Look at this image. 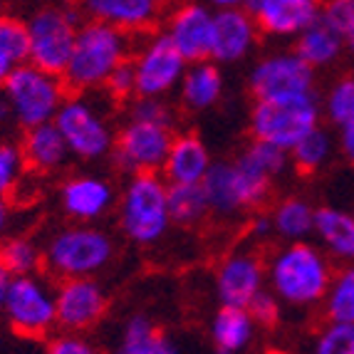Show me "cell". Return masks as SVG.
Wrapping results in <instances>:
<instances>
[{
	"instance_id": "cell-18",
	"label": "cell",
	"mask_w": 354,
	"mask_h": 354,
	"mask_svg": "<svg viewBox=\"0 0 354 354\" xmlns=\"http://www.w3.org/2000/svg\"><path fill=\"white\" fill-rule=\"evenodd\" d=\"M80 12L87 20L106 23L136 35V32H153L159 25L164 3L161 0H77Z\"/></svg>"
},
{
	"instance_id": "cell-34",
	"label": "cell",
	"mask_w": 354,
	"mask_h": 354,
	"mask_svg": "<svg viewBox=\"0 0 354 354\" xmlns=\"http://www.w3.org/2000/svg\"><path fill=\"white\" fill-rule=\"evenodd\" d=\"M238 159H241L243 164H248L253 171L270 178V181L280 178L285 171H288V166H292L290 164L288 151L272 147V144L258 142V139H250V142L243 147V151L238 153Z\"/></svg>"
},
{
	"instance_id": "cell-10",
	"label": "cell",
	"mask_w": 354,
	"mask_h": 354,
	"mask_svg": "<svg viewBox=\"0 0 354 354\" xmlns=\"http://www.w3.org/2000/svg\"><path fill=\"white\" fill-rule=\"evenodd\" d=\"M248 92L255 102L280 97L315 95L317 72L307 65L295 50L263 55L248 72Z\"/></svg>"
},
{
	"instance_id": "cell-52",
	"label": "cell",
	"mask_w": 354,
	"mask_h": 354,
	"mask_svg": "<svg viewBox=\"0 0 354 354\" xmlns=\"http://www.w3.org/2000/svg\"><path fill=\"white\" fill-rule=\"evenodd\" d=\"M317 3H319V6H322V0H317Z\"/></svg>"
},
{
	"instance_id": "cell-43",
	"label": "cell",
	"mask_w": 354,
	"mask_h": 354,
	"mask_svg": "<svg viewBox=\"0 0 354 354\" xmlns=\"http://www.w3.org/2000/svg\"><path fill=\"white\" fill-rule=\"evenodd\" d=\"M337 131H339V136H337V147H339L344 159L354 164V122H349V124H344L342 129H337Z\"/></svg>"
},
{
	"instance_id": "cell-24",
	"label": "cell",
	"mask_w": 354,
	"mask_h": 354,
	"mask_svg": "<svg viewBox=\"0 0 354 354\" xmlns=\"http://www.w3.org/2000/svg\"><path fill=\"white\" fill-rule=\"evenodd\" d=\"M292 50L317 72L337 65L339 57L347 53V45H344V35L339 30H335L330 23L317 18L295 37V48Z\"/></svg>"
},
{
	"instance_id": "cell-26",
	"label": "cell",
	"mask_w": 354,
	"mask_h": 354,
	"mask_svg": "<svg viewBox=\"0 0 354 354\" xmlns=\"http://www.w3.org/2000/svg\"><path fill=\"white\" fill-rule=\"evenodd\" d=\"M255 325L253 315L248 307H221L213 315L211 322V339L218 352L225 354H241L253 344L255 339Z\"/></svg>"
},
{
	"instance_id": "cell-38",
	"label": "cell",
	"mask_w": 354,
	"mask_h": 354,
	"mask_svg": "<svg viewBox=\"0 0 354 354\" xmlns=\"http://www.w3.org/2000/svg\"><path fill=\"white\" fill-rule=\"evenodd\" d=\"M25 159L23 151L12 144H0V194L6 196L18 186L20 176H23Z\"/></svg>"
},
{
	"instance_id": "cell-37",
	"label": "cell",
	"mask_w": 354,
	"mask_h": 354,
	"mask_svg": "<svg viewBox=\"0 0 354 354\" xmlns=\"http://www.w3.org/2000/svg\"><path fill=\"white\" fill-rule=\"evenodd\" d=\"M129 117L174 127V109L166 104V100H156V97H134L129 104Z\"/></svg>"
},
{
	"instance_id": "cell-15",
	"label": "cell",
	"mask_w": 354,
	"mask_h": 354,
	"mask_svg": "<svg viewBox=\"0 0 354 354\" xmlns=\"http://www.w3.org/2000/svg\"><path fill=\"white\" fill-rule=\"evenodd\" d=\"M55 302H57V325L65 332L82 335L106 315L109 297L95 278H70L57 285Z\"/></svg>"
},
{
	"instance_id": "cell-14",
	"label": "cell",
	"mask_w": 354,
	"mask_h": 354,
	"mask_svg": "<svg viewBox=\"0 0 354 354\" xmlns=\"http://www.w3.org/2000/svg\"><path fill=\"white\" fill-rule=\"evenodd\" d=\"M186 62L211 59L216 37V10L201 0H183L169 12L161 30Z\"/></svg>"
},
{
	"instance_id": "cell-23",
	"label": "cell",
	"mask_w": 354,
	"mask_h": 354,
	"mask_svg": "<svg viewBox=\"0 0 354 354\" xmlns=\"http://www.w3.org/2000/svg\"><path fill=\"white\" fill-rule=\"evenodd\" d=\"M225 89V77L221 65H216L213 59H203V62H191L183 72V80L178 84V100H181L183 109L198 114L208 112L223 100Z\"/></svg>"
},
{
	"instance_id": "cell-47",
	"label": "cell",
	"mask_w": 354,
	"mask_h": 354,
	"mask_svg": "<svg viewBox=\"0 0 354 354\" xmlns=\"http://www.w3.org/2000/svg\"><path fill=\"white\" fill-rule=\"evenodd\" d=\"M8 223H10V203H8V196L0 194V236L6 233Z\"/></svg>"
},
{
	"instance_id": "cell-45",
	"label": "cell",
	"mask_w": 354,
	"mask_h": 354,
	"mask_svg": "<svg viewBox=\"0 0 354 354\" xmlns=\"http://www.w3.org/2000/svg\"><path fill=\"white\" fill-rule=\"evenodd\" d=\"M10 280H12V275L3 268V263H0V315H3V305H6V295H8V288H10Z\"/></svg>"
},
{
	"instance_id": "cell-32",
	"label": "cell",
	"mask_w": 354,
	"mask_h": 354,
	"mask_svg": "<svg viewBox=\"0 0 354 354\" xmlns=\"http://www.w3.org/2000/svg\"><path fill=\"white\" fill-rule=\"evenodd\" d=\"M0 263L12 278L37 275V270L42 268V248L32 238L12 236L0 245Z\"/></svg>"
},
{
	"instance_id": "cell-19",
	"label": "cell",
	"mask_w": 354,
	"mask_h": 354,
	"mask_svg": "<svg viewBox=\"0 0 354 354\" xmlns=\"http://www.w3.org/2000/svg\"><path fill=\"white\" fill-rule=\"evenodd\" d=\"M260 37V28L245 8L216 10V37L211 59L216 65H236L248 59Z\"/></svg>"
},
{
	"instance_id": "cell-53",
	"label": "cell",
	"mask_w": 354,
	"mask_h": 354,
	"mask_svg": "<svg viewBox=\"0 0 354 354\" xmlns=\"http://www.w3.org/2000/svg\"><path fill=\"white\" fill-rule=\"evenodd\" d=\"M218 354H225V352H218Z\"/></svg>"
},
{
	"instance_id": "cell-27",
	"label": "cell",
	"mask_w": 354,
	"mask_h": 354,
	"mask_svg": "<svg viewBox=\"0 0 354 354\" xmlns=\"http://www.w3.org/2000/svg\"><path fill=\"white\" fill-rule=\"evenodd\" d=\"M114 354H178L171 337L164 335L147 315H131L122 327Z\"/></svg>"
},
{
	"instance_id": "cell-48",
	"label": "cell",
	"mask_w": 354,
	"mask_h": 354,
	"mask_svg": "<svg viewBox=\"0 0 354 354\" xmlns=\"http://www.w3.org/2000/svg\"><path fill=\"white\" fill-rule=\"evenodd\" d=\"M10 117V102H8V95H6V89H3V84H0V127L6 124Z\"/></svg>"
},
{
	"instance_id": "cell-51",
	"label": "cell",
	"mask_w": 354,
	"mask_h": 354,
	"mask_svg": "<svg viewBox=\"0 0 354 354\" xmlns=\"http://www.w3.org/2000/svg\"><path fill=\"white\" fill-rule=\"evenodd\" d=\"M161 3H171V0H161Z\"/></svg>"
},
{
	"instance_id": "cell-13",
	"label": "cell",
	"mask_w": 354,
	"mask_h": 354,
	"mask_svg": "<svg viewBox=\"0 0 354 354\" xmlns=\"http://www.w3.org/2000/svg\"><path fill=\"white\" fill-rule=\"evenodd\" d=\"M131 67L136 77V97H156L164 100L178 89L189 62L181 57L171 40L156 30L131 53Z\"/></svg>"
},
{
	"instance_id": "cell-25",
	"label": "cell",
	"mask_w": 354,
	"mask_h": 354,
	"mask_svg": "<svg viewBox=\"0 0 354 354\" xmlns=\"http://www.w3.org/2000/svg\"><path fill=\"white\" fill-rule=\"evenodd\" d=\"M20 151H23L25 166H30L32 171H40V174L57 171L70 159V149H67L65 139L57 131L55 122L25 129V139Z\"/></svg>"
},
{
	"instance_id": "cell-33",
	"label": "cell",
	"mask_w": 354,
	"mask_h": 354,
	"mask_svg": "<svg viewBox=\"0 0 354 354\" xmlns=\"http://www.w3.org/2000/svg\"><path fill=\"white\" fill-rule=\"evenodd\" d=\"M322 119H327L335 129H342L344 124L354 122V75L337 77L327 87V92L319 97Z\"/></svg>"
},
{
	"instance_id": "cell-8",
	"label": "cell",
	"mask_w": 354,
	"mask_h": 354,
	"mask_svg": "<svg viewBox=\"0 0 354 354\" xmlns=\"http://www.w3.org/2000/svg\"><path fill=\"white\" fill-rule=\"evenodd\" d=\"M53 122L65 139L70 156L82 161H100L112 153L117 134L109 119L95 102L87 100V95H67Z\"/></svg>"
},
{
	"instance_id": "cell-2",
	"label": "cell",
	"mask_w": 354,
	"mask_h": 354,
	"mask_svg": "<svg viewBox=\"0 0 354 354\" xmlns=\"http://www.w3.org/2000/svg\"><path fill=\"white\" fill-rule=\"evenodd\" d=\"M131 53H134V45L129 32L106 23L87 20L77 28L75 48L62 72V80L75 95H89V92L104 89L112 72L119 65H124L127 59H131Z\"/></svg>"
},
{
	"instance_id": "cell-30",
	"label": "cell",
	"mask_w": 354,
	"mask_h": 354,
	"mask_svg": "<svg viewBox=\"0 0 354 354\" xmlns=\"http://www.w3.org/2000/svg\"><path fill=\"white\" fill-rule=\"evenodd\" d=\"M327 322H349L354 325V263L335 270L327 295L322 300Z\"/></svg>"
},
{
	"instance_id": "cell-11",
	"label": "cell",
	"mask_w": 354,
	"mask_h": 354,
	"mask_svg": "<svg viewBox=\"0 0 354 354\" xmlns=\"http://www.w3.org/2000/svg\"><path fill=\"white\" fill-rule=\"evenodd\" d=\"M174 127L127 119L114 139V164L124 174H161L174 142Z\"/></svg>"
},
{
	"instance_id": "cell-31",
	"label": "cell",
	"mask_w": 354,
	"mask_h": 354,
	"mask_svg": "<svg viewBox=\"0 0 354 354\" xmlns=\"http://www.w3.org/2000/svg\"><path fill=\"white\" fill-rule=\"evenodd\" d=\"M335 147H337L335 136L319 124L317 129L310 131V134L290 151V164L302 174H317L322 166L330 164Z\"/></svg>"
},
{
	"instance_id": "cell-16",
	"label": "cell",
	"mask_w": 354,
	"mask_h": 354,
	"mask_svg": "<svg viewBox=\"0 0 354 354\" xmlns=\"http://www.w3.org/2000/svg\"><path fill=\"white\" fill-rule=\"evenodd\" d=\"M221 307H248L260 290H266V263L253 250H236L216 270L213 278Z\"/></svg>"
},
{
	"instance_id": "cell-28",
	"label": "cell",
	"mask_w": 354,
	"mask_h": 354,
	"mask_svg": "<svg viewBox=\"0 0 354 354\" xmlns=\"http://www.w3.org/2000/svg\"><path fill=\"white\" fill-rule=\"evenodd\" d=\"M272 230L285 243L307 241L315 228V206L302 196H288L272 208Z\"/></svg>"
},
{
	"instance_id": "cell-42",
	"label": "cell",
	"mask_w": 354,
	"mask_h": 354,
	"mask_svg": "<svg viewBox=\"0 0 354 354\" xmlns=\"http://www.w3.org/2000/svg\"><path fill=\"white\" fill-rule=\"evenodd\" d=\"M45 354H102V352L89 342L87 337L80 335V332H62V335L50 339Z\"/></svg>"
},
{
	"instance_id": "cell-12",
	"label": "cell",
	"mask_w": 354,
	"mask_h": 354,
	"mask_svg": "<svg viewBox=\"0 0 354 354\" xmlns=\"http://www.w3.org/2000/svg\"><path fill=\"white\" fill-rule=\"evenodd\" d=\"M6 322L25 337H42L57 327V302L55 290L40 275H20L10 280L6 305Z\"/></svg>"
},
{
	"instance_id": "cell-6",
	"label": "cell",
	"mask_w": 354,
	"mask_h": 354,
	"mask_svg": "<svg viewBox=\"0 0 354 354\" xmlns=\"http://www.w3.org/2000/svg\"><path fill=\"white\" fill-rule=\"evenodd\" d=\"M3 89H6L8 102H10V117L23 129H32V127L53 122L62 102L70 95L62 77L40 70L30 62L12 67L3 82Z\"/></svg>"
},
{
	"instance_id": "cell-36",
	"label": "cell",
	"mask_w": 354,
	"mask_h": 354,
	"mask_svg": "<svg viewBox=\"0 0 354 354\" xmlns=\"http://www.w3.org/2000/svg\"><path fill=\"white\" fill-rule=\"evenodd\" d=\"M310 354H354V325L327 322L313 339Z\"/></svg>"
},
{
	"instance_id": "cell-1",
	"label": "cell",
	"mask_w": 354,
	"mask_h": 354,
	"mask_svg": "<svg viewBox=\"0 0 354 354\" xmlns=\"http://www.w3.org/2000/svg\"><path fill=\"white\" fill-rule=\"evenodd\" d=\"M332 275V260L319 250V245L307 241L283 243L278 250H272L266 263L268 290L283 305L295 310L322 305Z\"/></svg>"
},
{
	"instance_id": "cell-49",
	"label": "cell",
	"mask_w": 354,
	"mask_h": 354,
	"mask_svg": "<svg viewBox=\"0 0 354 354\" xmlns=\"http://www.w3.org/2000/svg\"><path fill=\"white\" fill-rule=\"evenodd\" d=\"M12 67H15V65H12L10 59H8V57H3V55H0V84L6 82V77L10 75V70H12Z\"/></svg>"
},
{
	"instance_id": "cell-17",
	"label": "cell",
	"mask_w": 354,
	"mask_h": 354,
	"mask_svg": "<svg viewBox=\"0 0 354 354\" xmlns=\"http://www.w3.org/2000/svg\"><path fill=\"white\" fill-rule=\"evenodd\" d=\"M117 203V191L104 176L77 174L70 176L59 189V206L77 223H92L112 211Z\"/></svg>"
},
{
	"instance_id": "cell-40",
	"label": "cell",
	"mask_w": 354,
	"mask_h": 354,
	"mask_svg": "<svg viewBox=\"0 0 354 354\" xmlns=\"http://www.w3.org/2000/svg\"><path fill=\"white\" fill-rule=\"evenodd\" d=\"M104 92L112 100L117 102H131L136 97V77H134V67H131V59H127L124 65H119L112 72V77L106 80Z\"/></svg>"
},
{
	"instance_id": "cell-20",
	"label": "cell",
	"mask_w": 354,
	"mask_h": 354,
	"mask_svg": "<svg viewBox=\"0 0 354 354\" xmlns=\"http://www.w3.org/2000/svg\"><path fill=\"white\" fill-rule=\"evenodd\" d=\"M245 10L270 37H297L319 18L317 0H253Z\"/></svg>"
},
{
	"instance_id": "cell-29",
	"label": "cell",
	"mask_w": 354,
	"mask_h": 354,
	"mask_svg": "<svg viewBox=\"0 0 354 354\" xmlns=\"http://www.w3.org/2000/svg\"><path fill=\"white\" fill-rule=\"evenodd\" d=\"M208 213L211 211L201 183H169V216L174 225L194 228Z\"/></svg>"
},
{
	"instance_id": "cell-22",
	"label": "cell",
	"mask_w": 354,
	"mask_h": 354,
	"mask_svg": "<svg viewBox=\"0 0 354 354\" xmlns=\"http://www.w3.org/2000/svg\"><path fill=\"white\" fill-rule=\"evenodd\" d=\"M313 236L332 263H354V213L337 206L315 208Z\"/></svg>"
},
{
	"instance_id": "cell-35",
	"label": "cell",
	"mask_w": 354,
	"mask_h": 354,
	"mask_svg": "<svg viewBox=\"0 0 354 354\" xmlns=\"http://www.w3.org/2000/svg\"><path fill=\"white\" fill-rule=\"evenodd\" d=\"M0 55L12 65L28 62V23L0 12Z\"/></svg>"
},
{
	"instance_id": "cell-44",
	"label": "cell",
	"mask_w": 354,
	"mask_h": 354,
	"mask_svg": "<svg viewBox=\"0 0 354 354\" xmlns=\"http://www.w3.org/2000/svg\"><path fill=\"white\" fill-rule=\"evenodd\" d=\"M250 233H253L255 238H270V236H275L270 216H266V213H258V216H253V221H250Z\"/></svg>"
},
{
	"instance_id": "cell-41",
	"label": "cell",
	"mask_w": 354,
	"mask_h": 354,
	"mask_svg": "<svg viewBox=\"0 0 354 354\" xmlns=\"http://www.w3.org/2000/svg\"><path fill=\"white\" fill-rule=\"evenodd\" d=\"M280 310H283V302L272 295L270 290H260L258 295L253 297V302L248 305V313L253 315L255 325L258 327H272L280 319Z\"/></svg>"
},
{
	"instance_id": "cell-3",
	"label": "cell",
	"mask_w": 354,
	"mask_h": 354,
	"mask_svg": "<svg viewBox=\"0 0 354 354\" xmlns=\"http://www.w3.org/2000/svg\"><path fill=\"white\" fill-rule=\"evenodd\" d=\"M169 181L161 174H134L119 196V228L134 245H156L171 228Z\"/></svg>"
},
{
	"instance_id": "cell-9",
	"label": "cell",
	"mask_w": 354,
	"mask_h": 354,
	"mask_svg": "<svg viewBox=\"0 0 354 354\" xmlns=\"http://www.w3.org/2000/svg\"><path fill=\"white\" fill-rule=\"evenodd\" d=\"M77 10L42 8L28 20V62L45 72H65L77 37Z\"/></svg>"
},
{
	"instance_id": "cell-21",
	"label": "cell",
	"mask_w": 354,
	"mask_h": 354,
	"mask_svg": "<svg viewBox=\"0 0 354 354\" xmlns=\"http://www.w3.org/2000/svg\"><path fill=\"white\" fill-rule=\"evenodd\" d=\"M211 166L213 156L206 142L194 131H181V134H174L161 176L169 183H201L211 171Z\"/></svg>"
},
{
	"instance_id": "cell-39",
	"label": "cell",
	"mask_w": 354,
	"mask_h": 354,
	"mask_svg": "<svg viewBox=\"0 0 354 354\" xmlns=\"http://www.w3.org/2000/svg\"><path fill=\"white\" fill-rule=\"evenodd\" d=\"M319 18L347 37L354 30V0H322Z\"/></svg>"
},
{
	"instance_id": "cell-5",
	"label": "cell",
	"mask_w": 354,
	"mask_h": 354,
	"mask_svg": "<svg viewBox=\"0 0 354 354\" xmlns=\"http://www.w3.org/2000/svg\"><path fill=\"white\" fill-rule=\"evenodd\" d=\"M319 124H322V106H319L317 92L280 97V100H260L253 104L248 117L253 139L272 144L288 153Z\"/></svg>"
},
{
	"instance_id": "cell-50",
	"label": "cell",
	"mask_w": 354,
	"mask_h": 354,
	"mask_svg": "<svg viewBox=\"0 0 354 354\" xmlns=\"http://www.w3.org/2000/svg\"><path fill=\"white\" fill-rule=\"evenodd\" d=\"M344 45H347V55L352 57V62H354V30L349 32L347 37H344Z\"/></svg>"
},
{
	"instance_id": "cell-46",
	"label": "cell",
	"mask_w": 354,
	"mask_h": 354,
	"mask_svg": "<svg viewBox=\"0 0 354 354\" xmlns=\"http://www.w3.org/2000/svg\"><path fill=\"white\" fill-rule=\"evenodd\" d=\"M213 10H230V8H245V0H203Z\"/></svg>"
},
{
	"instance_id": "cell-4",
	"label": "cell",
	"mask_w": 354,
	"mask_h": 354,
	"mask_svg": "<svg viewBox=\"0 0 354 354\" xmlns=\"http://www.w3.org/2000/svg\"><path fill=\"white\" fill-rule=\"evenodd\" d=\"M114 238L89 223H75L53 233L42 248V268L62 280L95 278L114 260Z\"/></svg>"
},
{
	"instance_id": "cell-7",
	"label": "cell",
	"mask_w": 354,
	"mask_h": 354,
	"mask_svg": "<svg viewBox=\"0 0 354 354\" xmlns=\"http://www.w3.org/2000/svg\"><path fill=\"white\" fill-rule=\"evenodd\" d=\"M201 186L206 194L208 211L216 216H236V213L263 206L270 196L272 181L253 171L236 156L233 161H213Z\"/></svg>"
}]
</instances>
